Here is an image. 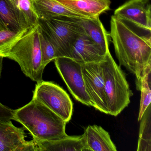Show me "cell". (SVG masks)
Segmentation results:
<instances>
[{"label":"cell","mask_w":151,"mask_h":151,"mask_svg":"<svg viewBox=\"0 0 151 151\" xmlns=\"http://www.w3.org/2000/svg\"><path fill=\"white\" fill-rule=\"evenodd\" d=\"M109 34L120 65L135 75L139 91L145 69L151 65V30L113 15Z\"/></svg>","instance_id":"1"},{"label":"cell","mask_w":151,"mask_h":151,"mask_svg":"<svg viewBox=\"0 0 151 151\" xmlns=\"http://www.w3.org/2000/svg\"><path fill=\"white\" fill-rule=\"evenodd\" d=\"M38 24L21 29L0 45V56L16 62L26 76L37 83L43 81L45 68L42 63Z\"/></svg>","instance_id":"2"},{"label":"cell","mask_w":151,"mask_h":151,"mask_svg":"<svg viewBox=\"0 0 151 151\" xmlns=\"http://www.w3.org/2000/svg\"><path fill=\"white\" fill-rule=\"evenodd\" d=\"M14 111V120L22 124L35 141L52 140L67 135V122L35 99Z\"/></svg>","instance_id":"3"},{"label":"cell","mask_w":151,"mask_h":151,"mask_svg":"<svg viewBox=\"0 0 151 151\" xmlns=\"http://www.w3.org/2000/svg\"><path fill=\"white\" fill-rule=\"evenodd\" d=\"M101 63L108 114L116 116L128 106L133 93L124 73L113 59L109 50Z\"/></svg>","instance_id":"4"},{"label":"cell","mask_w":151,"mask_h":151,"mask_svg":"<svg viewBox=\"0 0 151 151\" xmlns=\"http://www.w3.org/2000/svg\"><path fill=\"white\" fill-rule=\"evenodd\" d=\"M78 18L62 16L39 19L40 28L53 45L58 58H71L74 43L80 34L85 32Z\"/></svg>","instance_id":"5"},{"label":"cell","mask_w":151,"mask_h":151,"mask_svg":"<svg viewBox=\"0 0 151 151\" xmlns=\"http://www.w3.org/2000/svg\"><path fill=\"white\" fill-rule=\"evenodd\" d=\"M33 99L44 104L68 122L73 114V105L67 93L52 82L38 83L33 91Z\"/></svg>","instance_id":"6"},{"label":"cell","mask_w":151,"mask_h":151,"mask_svg":"<svg viewBox=\"0 0 151 151\" xmlns=\"http://www.w3.org/2000/svg\"><path fill=\"white\" fill-rule=\"evenodd\" d=\"M55 67L69 91L75 99L87 106L92 103L86 92L82 70V64L68 57L54 60Z\"/></svg>","instance_id":"7"},{"label":"cell","mask_w":151,"mask_h":151,"mask_svg":"<svg viewBox=\"0 0 151 151\" xmlns=\"http://www.w3.org/2000/svg\"><path fill=\"white\" fill-rule=\"evenodd\" d=\"M101 62L82 64V73L86 90L93 106L108 114Z\"/></svg>","instance_id":"8"},{"label":"cell","mask_w":151,"mask_h":151,"mask_svg":"<svg viewBox=\"0 0 151 151\" xmlns=\"http://www.w3.org/2000/svg\"><path fill=\"white\" fill-rule=\"evenodd\" d=\"M150 0H128L116 9L114 15L151 30Z\"/></svg>","instance_id":"9"},{"label":"cell","mask_w":151,"mask_h":151,"mask_svg":"<svg viewBox=\"0 0 151 151\" xmlns=\"http://www.w3.org/2000/svg\"><path fill=\"white\" fill-rule=\"evenodd\" d=\"M24 130L16 127L11 120H0V151H26L29 141Z\"/></svg>","instance_id":"10"},{"label":"cell","mask_w":151,"mask_h":151,"mask_svg":"<svg viewBox=\"0 0 151 151\" xmlns=\"http://www.w3.org/2000/svg\"><path fill=\"white\" fill-rule=\"evenodd\" d=\"M106 53L86 32L79 35L72 47L71 59L81 64L99 63Z\"/></svg>","instance_id":"11"},{"label":"cell","mask_w":151,"mask_h":151,"mask_svg":"<svg viewBox=\"0 0 151 151\" xmlns=\"http://www.w3.org/2000/svg\"><path fill=\"white\" fill-rule=\"evenodd\" d=\"M70 10L86 18L99 17L110 9V0H57Z\"/></svg>","instance_id":"12"},{"label":"cell","mask_w":151,"mask_h":151,"mask_svg":"<svg viewBox=\"0 0 151 151\" xmlns=\"http://www.w3.org/2000/svg\"><path fill=\"white\" fill-rule=\"evenodd\" d=\"M35 142L37 151H89L84 134L79 136L66 135L52 140Z\"/></svg>","instance_id":"13"},{"label":"cell","mask_w":151,"mask_h":151,"mask_svg":"<svg viewBox=\"0 0 151 151\" xmlns=\"http://www.w3.org/2000/svg\"><path fill=\"white\" fill-rule=\"evenodd\" d=\"M86 146L89 151H116V147L109 133L100 126L89 125L85 131Z\"/></svg>","instance_id":"14"},{"label":"cell","mask_w":151,"mask_h":151,"mask_svg":"<svg viewBox=\"0 0 151 151\" xmlns=\"http://www.w3.org/2000/svg\"><path fill=\"white\" fill-rule=\"evenodd\" d=\"M39 19H49L59 17L86 18L74 13L57 0H31Z\"/></svg>","instance_id":"15"},{"label":"cell","mask_w":151,"mask_h":151,"mask_svg":"<svg viewBox=\"0 0 151 151\" xmlns=\"http://www.w3.org/2000/svg\"><path fill=\"white\" fill-rule=\"evenodd\" d=\"M78 21L86 35L106 53L109 50L111 37L100 20L99 17L79 18Z\"/></svg>","instance_id":"16"},{"label":"cell","mask_w":151,"mask_h":151,"mask_svg":"<svg viewBox=\"0 0 151 151\" xmlns=\"http://www.w3.org/2000/svg\"><path fill=\"white\" fill-rule=\"evenodd\" d=\"M16 11L21 29H27L38 24L39 18L31 0H18Z\"/></svg>","instance_id":"17"},{"label":"cell","mask_w":151,"mask_h":151,"mask_svg":"<svg viewBox=\"0 0 151 151\" xmlns=\"http://www.w3.org/2000/svg\"><path fill=\"white\" fill-rule=\"evenodd\" d=\"M137 151H151V108L148 106L140 120Z\"/></svg>","instance_id":"18"},{"label":"cell","mask_w":151,"mask_h":151,"mask_svg":"<svg viewBox=\"0 0 151 151\" xmlns=\"http://www.w3.org/2000/svg\"><path fill=\"white\" fill-rule=\"evenodd\" d=\"M151 65L147 66L141 78L139 91L141 92L138 121H140L151 101Z\"/></svg>","instance_id":"19"},{"label":"cell","mask_w":151,"mask_h":151,"mask_svg":"<svg viewBox=\"0 0 151 151\" xmlns=\"http://www.w3.org/2000/svg\"><path fill=\"white\" fill-rule=\"evenodd\" d=\"M0 18L8 29L14 32L21 29L16 11L8 0H0Z\"/></svg>","instance_id":"20"},{"label":"cell","mask_w":151,"mask_h":151,"mask_svg":"<svg viewBox=\"0 0 151 151\" xmlns=\"http://www.w3.org/2000/svg\"><path fill=\"white\" fill-rule=\"evenodd\" d=\"M40 40L42 55V65L44 68L52 61L58 58L53 44L40 28Z\"/></svg>","instance_id":"21"},{"label":"cell","mask_w":151,"mask_h":151,"mask_svg":"<svg viewBox=\"0 0 151 151\" xmlns=\"http://www.w3.org/2000/svg\"><path fill=\"white\" fill-rule=\"evenodd\" d=\"M14 110L0 102V120H14Z\"/></svg>","instance_id":"22"},{"label":"cell","mask_w":151,"mask_h":151,"mask_svg":"<svg viewBox=\"0 0 151 151\" xmlns=\"http://www.w3.org/2000/svg\"><path fill=\"white\" fill-rule=\"evenodd\" d=\"M17 32L13 31L9 29L0 31V45L6 42L7 40L15 35Z\"/></svg>","instance_id":"23"},{"label":"cell","mask_w":151,"mask_h":151,"mask_svg":"<svg viewBox=\"0 0 151 151\" xmlns=\"http://www.w3.org/2000/svg\"><path fill=\"white\" fill-rule=\"evenodd\" d=\"M8 1L12 5V6L14 7V8L16 10V7L17 5L18 0H8Z\"/></svg>","instance_id":"24"},{"label":"cell","mask_w":151,"mask_h":151,"mask_svg":"<svg viewBox=\"0 0 151 151\" xmlns=\"http://www.w3.org/2000/svg\"><path fill=\"white\" fill-rule=\"evenodd\" d=\"M4 29H8L5 24L3 23L2 20L0 18V31Z\"/></svg>","instance_id":"25"},{"label":"cell","mask_w":151,"mask_h":151,"mask_svg":"<svg viewBox=\"0 0 151 151\" xmlns=\"http://www.w3.org/2000/svg\"><path fill=\"white\" fill-rule=\"evenodd\" d=\"M3 60V57L0 56V78H1V72H2Z\"/></svg>","instance_id":"26"}]
</instances>
